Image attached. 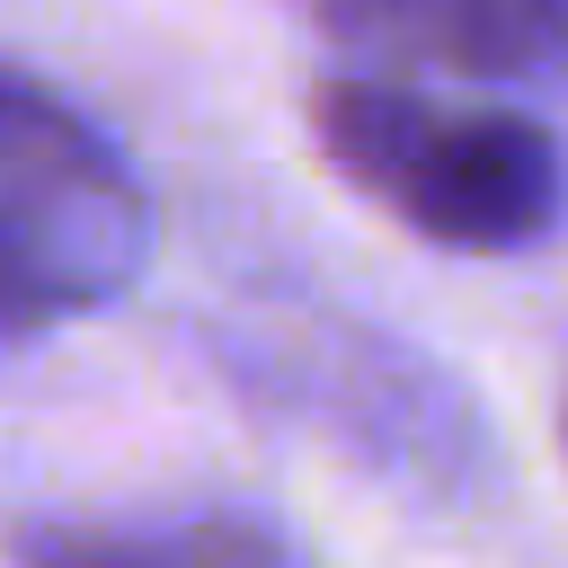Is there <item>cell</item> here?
Wrapping results in <instances>:
<instances>
[{
  "label": "cell",
  "mask_w": 568,
  "mask_h": 568,
  "mask_svg": "<svg viewBox=\"0 0 568 568\" xmlns=\"http://www.w3.org/2000/svg\"><path fill=\"white\" fill-rule=\"evenodd\" d=\"M311 142L399 231L462 257H506L568 222V151L541 115L515 106L435 98L382 71H328L311 89Z\"/></svg>",
  "instance_id": "6da1fadb"
},
{
  "label": "cell",
  "mask_w": 568,
  "mask_h": 568,
  "mask_svg": "<svg viewBox=\"0 0 568 568\" xmlns=\"http://www.w3.org/2000/svg\"><path fill=\"white\" fill-rule=\"evenodd\" d=\"M151 257V195L36 71L0 62V337H44L115 302Z\"/></svg>",
  "instance_id": "7a4b0ae2"
},
{
  "label": "cell",
  "mask_w": 568,
  "mask_h": 568,
  "mask_svg": "<svg viewBox=\"0 0 568 568\" xmlns=\"http://www.w3.org/2000/svg\"><path fill=\"white\" fill-rule=\"evenodd\" d=\"M320 36L390 71L568 80V0H293Z\"/></svg>",
  "instance_id": "3957f363"
},
{
  "label": "cell",
  "mask_w": 568,
  "mask_h": 568,
  "mask_svg": "<svg viewBox=\"0 0 568 568\" xmlns=\"http://www.w3.org/2000/svg\"><path fill=\"white\" fill-rule=\"evenodd\" d=\"M0 568H311V559L266 515L195 506V515H151V524L18 515L0 532Z\"/></svg>",
  "instance_id": "277c9868"
},
{
  "label": "cell",
  "mask_w": 568,
  "mask_h": 568,
  "mask_svg": "<svg viewBox=\"0 0 568 568\" xmlns=\"http://www.w3.org/2000/svg\"><path fill=\"white\" fill-rule=\"evenodd\" d=\"M559 435H568V426H559Z\"/></svg>",
  "instance_id": "5b68a950"
}]
</instances>
